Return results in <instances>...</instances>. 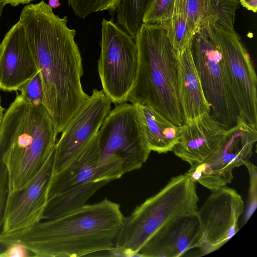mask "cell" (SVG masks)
Masks as SVG:
<instances>
[{"instance_id": "1", "label": "cell", "mask_w": 257, "mask_h": 257, "mask_svg": "<svg viewBox=\"0 0 257 257\" xmlns=\"http://www.w3.org/2000/svg\"><path fill=\"white\" fill-rule=\"evenodd\" d=\"M19 22L41 76L43 105L59 134L89 96L81 84L76 32L68 27L67 16L55 15L44 1L25 6Z\"/></svg>"}, {"instance_id": "2", "label": "cell", "mask_w": 257, "mask_h": 257, "mask_svg": "<svg viewBox=\"0 0 257 257\" xmlns=\"http://www.w3.org/2000/svg\"><path fill=\"white\" fill-rule=\"evenodd\" d=\"M124 216L107 198L64 216L41 221L26 230L0 233V243L19 242L39 257H79L110 250Z\"/></svg>"}, {"instance_id": "3", "label": "cell", "mask_w": 257, "mask_h": 257, "mask_svg": "<svg viewBox=\"0 0 257 257\" xmlns=\"http://www.w3.org/2000/svg\"><path fill=\"white\" fill-rule=\"evenodd\" d=\"M58 134L42 104H32L17 94L0 126L9 193L24 189L40 170L54 152Z\"/></svg>"}, {"instance_id": "4", "label": "cell", "mask_w": 257, "mask_h": 257, "mask_svg": "<svg viewBox=\"0 0 257 257\" xmlns=\"http://www.w3.org/2000/svg\"><path fill=\"white\" fill-rule=\"evenodd\" d=\"M135 39L138 67L128 101L148 105L174 124L182 126L184 119L178 96L177 54L165 27L143 23Z\"/></svg>"}, {"instance_id": "5", "label": "cell", "mask_w": 257, "mask_h": 257, "mask_svg": "<svg viewBox=\"0 0 257 257\" xmlns=\"http://www.w3.org/2000/svg\"><path fill=\"white\" fill-rule=\"evenodd\" d=\"M198 201L195 182L188 175L171 178L157 193L124 217L110 250L112 255L139 256L140 250L157 230L178 216L196 211Z\"/></svg>"}, {"instance_id": "6", "label": "cell", "mask_w": 257, "mask_h": 257, "mask_svg": "<svg viewBox=\"0 0 257 257\" xmlns=\"http://www.w3.org/2000/svg\"><path fill=\"white\" fill-rule=\"evenodd\" d=\"M97 138L99 157L95 181L108 183L139 169L151 152L143 136L133 103H122L110 111Z\"/></svg>"}, {"instance_id": "7", "label": "cell", "mask_w": 257, "mask_h": 257, "mask_svg": "<svg viewBox=\"0 0 257 257\" xmlns=\"http://www.w3.org/2000/svg\"><path fill=\"white\" fill-rule=\"evenodd\" d=\"M98 72L102 90L116 105L128 101L138 67L135 37L113 19H102Z\"/></svg>"}, {"instance_id": "8", "label": "cell", "mask_w": 257, "mask_h": 257, "mask_svg": "<svg viewBox=\"0 0 257 257\" xmlns=\"http://www.w3.org/2000/svg\"><path fill=\"white\" fill-rule=\"evenodd\" d=\"M191 48L210 114L228 130L237 124L240 117L221 54L205 29L194 35Z\"/></svg>"}, {"instance_id": "9", "label": "cell", "mask_w": 257, "mask_h": 257, "mask_svg": "<svg viewBox=\"0 0 257 257\" xmlns=\"http://www.w3.org/2000/svg\"><path fill=\"white\" fill-rule=\"evenodd\" d=\"M205 30L221 54L240 117L257 125V77L241 37L219 27Z\"/></svg>"}, {"instance_id": "10", "label": "cell", "mask_w": 257, "mask_h": 257, "mask_svg": "<svg viewBox=\"0 0 257 257\" xmlns=\"http://www.w3.org/2000/svg\"><path fill=\"white\" fill-rule=\"evenodd\" d=\"M256 141L257 125L240 117L227 130L214 153L203 162L190 166L185 174L211 192L225 186L232 182L233 169L249 160Z\"/></svg>"}, {"instance_id": "11", "label": "cell", "mask_w": 257, "mask_h": 257, "mask_svg": "<svg viewBox=\"0 0 257 257\" xmlns=\"http://www.w3.org/2000/svg\"><path fill=\"white\" fill-rule=\"evenodd\" d=\"M211 192L197 210L203 234L201 256L218 250L238 231L244 210L242 198L235 189L225 186Z\"/></svg>"}, {"instance_id": "12", "label": "cell", "mask_w": 257, "mask_h": 257, "mask_svg": "<svg viewBox=\"0 0 257 257\" xmlns=\"http://www.w3.org/2000/svg\"><path fill=\"white\" fill-rule=\"evenodd\" d=\"M111 101L94 89L62 131L54 150L52 173L63 168L95 136L110 111Z\"/></svg>"}, {"instance_id": "13", "label": "cell", "mask_w": 257, "mask_h": 257, "mask_svg": "<svg viewBox=\"0 0 257 257\" xmlns=\"http://www.w3.org/2000/svg\"><path fill=\"white\" fill-rule=\"evenodd\" d=\"M54 154V152L26 187L9 193L0 233L22 231L42 220Z\"/></svg>"}, {"instance_id": "14", "label": "cell", "mask_w": 257, "mask_h": 257, "mask_svg": "<svg viewBox=\"0 0 257 257\" xmlns=\"http://www.w3.org/2000/svg\"><path fill=\"white\" fill-rule=\"evenodd\" d=\"M203 234L197 211L178 216L157 230L145 243L139 256L178 257L200 247Z\"/></svg>"}, {"instance_id": "15", "label": "cell", "mask_w": 257, "mask_h": 257, "mask_svg": "<svg viewBox=\"0 0 257 257\" xmlns=\"http://www.w3.org/2000/svg\"><path fill=\"white\" fill-rule=\"evenodd\" d=\"M38 69L18 21L0 43V89L17 91Z\"/></svg>"}, {"instance_id": "16", "label": "cell", "mask_w": 257, "mask_h": 257, "mask_svg": "<svg viewBox=\"0 0 257 257\" xmlns=\"http://www.w3.org/2000/svg\"><path fill=\"white\" fill-rule=\"evenodd\" d=\"M226 130L210 112L185 121L174 154L193 166L209 157L217 150Z\"/></svg>"}, {"instance_id": "17", "label": "cell", "mask_w": 257, "mask_h": 257, "mask_svg": "<svg viewBox=\"0 0 257 257\" xmlns=\"http://www.w3.org/2000/svg\"><path fill=\"white\" fill-rule=\"evenodd\" d=\"M176 54L178 96L184 122L210 113V106L193 60L191 44Z\"/></svg>"}, {"instance_id": "18", "label": "cell", "mask_w": 257, "mask_h": 257, "mask_svg": "<svg viewBox=\"0 0 257 257\" xmlns=\"http://www.w3.org/2000/svg\"><path fill=\"white\" fill-rule=\"evenodd\" d=\"M97 136V134L63 168L52 173L47 200L95 181L94 175L99 157Z\"/></svg>"}, {"instance_id": "19", "label": "cell", "mask_w": 257, "mask_h": 257, "mask_svg": "<svg viewBox=\"0 0 257 257\" xmlns=\"http://www.w3.org/2000/svg\"><path fill=\"white\" fill-rule=\"evenodd\" d=\"M134 105L144 138L151 151L159 154L172 151L181 131L178 126L148 105Z\"/></svg>"}, {"instance_id": "20", "label": "cell", "mask_w": 257, "mask_h": 257, "mask_svg": "<svg viewBox=\"0 0 257 257\" xmlns=\"http://www.w3.org/2000/svg\"><path fill=\"white\" fill-rule=\"evenodd\" d=\"M188 17L197 30L214 27L234 30L238 0H185Z\"/></svg>"}, {"instance_id": "21", "label": "cell", "mask_w": 257, "mask_h": 257, "mask_svg": "<svg viewBox=\"0 0 257 257\" xmlns=\"http://www.w3.org/2000/svg\"><path fill=\"white\" fill-rule=\"evenodd\" d=\"M107 183L105 181H92L80 189L64 192L48 199L42 220L56 218L80 208Z\"/></svg>"}, {"instance_id": "22", "label": "cell", "mask_w": 257, "mask_h": 257, "mask_svg": "<svg viewBox=\"0 0 257 257\" xmlns=\"http://www.w3.org/2000/svg\"><path fill=\"white\" fill-rule=\"evenodd\" d=\"M163 25L176 53L189 45L194 35L198 32L188 17L185 0H175L171 17Z\"/></svg>"}, {"instance_id": "23", "label": "cell", "mask_w": 257, "mask_h": 257, "mask_svg": "<svg viewBox=\"0 0 257 257\" xmlns=\"http://www.w3.org/2000/svg\"><path fill=\"white\" fill-rule=\"evenodd\" d=\"M152 0H121L116 11V24L135 37L143 24V18Z\"/></svg>"}, {"instance_id": "24", "label": "cell", "mask_w": 257, "mask_h": 257, "mask_svg": "<svg viewBox=\"0 0 257 257\" xmlns=\"http://www.w3.org/2000/svg\"><path fill=\"white\" fill-rule=\"evenodd\" d=\"M121 2V0H68L74 13L82 19L93 13L104 11L113 16Z\"/></svg>"}, {"instance_id": "25", "label": "cell", "mask_w": 257, "mask_h": 257, "mask_svg": "<svg viewBox=\"0 0 257 257\" xmlns=\"http://www.w3.org/2000/svg\"><path fill=\"white\" fill-rule=\"evenodd\" d=\"M175 0H152L143 18V23H166L172 15Z\"/></svg>"}, {"instance_id": "26", "label": "cell", "mask_w": 257, "mask_h": 257, "mask_svg": "<svg viewBox=\"0 0 257 257\" xmlns=\"http://www.w3.org/2000/svg\"><path fill=\"white\" fill-rule=\"evenodd\" d=\"M5 147L0 140V232L5 216L9 194L10 177L9 169L4 158Z\"/></svg>"}, {"instance_id": "27", "label": "cell", "mask_w": 257, "mask_h": 257, "mask_svg": "<svg viewBox=\"0 0 257 257\" xmlns=\"http://www.w3.org/2000/svg\"><path fill=\"white\" fill-rule=\"evenodd\" d=\"M18 90L21 96L31 104H43V89L39 71L24 83Z\"/></svg>"}, {"instance_id": "28", "label": "cell", "mask_w": 257, "mask_h": 257, "mask_svg": "<svg viewBox=\"0 0 257 257\" xmlns=\"http://www.w3.org/2000/svg\"><path fill=\"white\" fill-rule=\"evenodd\" d=\"M249 176V186L247 206L245 212L243 224H245L257 207V168L255 165L247 161L244 165Z\"/></svg>"}, {"instance_id": "29", "label": "cell", "mask_w": 257, "mask_h": 257, "mask_svg": "<svg viewBox=\"0 0 257 257\" xmlns=\"http://www.w3.org/2000/svg\"><path fill=\"white\" fill-rule=\"evenodd\" d=\"M6 249L0 252V257H28L33 256L32 252L19 242L11 243Z\"/></svg>"}, {"instance_id": "30", "label": "cell", "mask_w": 257, "mask_h": 257, "mask_svg": "<svg viewBox=\"0 0 257 257\" xmlns=\"http://www.w3.org/2000/svg\"><path fill=\"white\" fill-rule=\"evenodd\" d=\"M239 3L247 10L253 13L257 12V0H238Z\"/></svg>"}, {"instance_id": "31", "label": "cell", "mask_w": 257, "mask_h": 257, "mask_svg": "<svg viewBox=\"0 0 257 257\" xmlns=\"http://www.w3.org/2000/svg\"><path fill=\"white\" fill-rule=\"evenodd\" d=\"M5 5L9 4L12 6L16 7L21 4H29L34 0H1Z\"/></svg>"}, {"instance_id": "32", "label": "cell", "mask_w": 257, "mask_h": 257, "mask_svg": "<svg viewBox=\"0 0 257 257\" xmlns=\"http://www.w3.org/2000/svg\"><path fill=\"white\" fill-rule=\"evenodd\" d=\"M52 9H56L61 5L59 0H48V4Z\"/></svg>"}, {"instance_id": "33", "label": "cell", "mask_w": 257, "mask_h": 257, "mask_svg": "<svg viewBox=\"0 0 257 257\" xmlns=\"http://www.w3.org/2000/svg\"><path fill=\"white\" fill-rule=\"evenodd\" d=\"M4 114V108L2 105L1 96L0 95V126L2 123Z\"/></svg>"}, {"instance_id": "34", "label": "cell", "mask_w": 257, "mask_h": 257, "mask_svg": "<svg viewBox=\"0 0 257 257\" xmlns=\"http://www.w3.org/2000/svg\"><path fill=\"white\" fill-rule=\"evenodd\" d=\"M5 5H6L4 4V3L2 2L1 0H0V18L2 14L3 9Z\"/></svg>"}]
</instances>
